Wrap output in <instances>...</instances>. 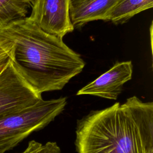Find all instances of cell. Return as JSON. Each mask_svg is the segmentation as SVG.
Wrapping results in <instances>:
<instances>
[{"label":"cell","mask_w":153,"mask_h":153,"mask_svg":"<svg viewBox=\"0 0 153 153\" xmlns=\"http://www.w3.org/2000/svg\"><path fill=\"white\" fill-rule=\"evenodd\" d=\"M69 3L70 0H35L28 19L44 32L63 38L74 29Z\"/></svg>","instance_id":"5"},{"label":"cell","mask_w":153,"mask_h":153,"mask_svg":"<svg viewBox=\"0 0 153 153\" xmlns=\"http://www.w3.org/2000/svg\"><path fill=\"white\" fill-rule=\"evenodd\" d=\"M10 62L7 53L0 46V73Z\"/></svg>","instance_id":"11"},{"label":"cell","mask_w":153,"mask_h":153,"mask_svg":"<svg viewBox=\"0 0 153 153\" xmlns=\"http://www.w3.org/2000/svg\"><path fill=\"white\" fill-rule=\"evenodd\" d=\"M67 105L66 97L44 100L20 111L0 118V153L12 149L33 132L59 115Z\"/></svg>","instance_id":"3"},{"label":"cell","mask_w":153,"mask_h":153,"mask_svg":"<svg viewBox=\"0 0 153 153\" xmlns=\"http://www.w3.org/2000/svg\"><path fill=\"white\" fill-rule=\"evenodd\" d=\"M132 74L131 61L117 62L107 72L79 90L76 95H91L116 100L124 84L131 79Z\"/></svg>","instance_id":"6"},{"label":"cell","mask_w":153,"mask_h":153,"mask_svg":"<svg viewBox=\"0 0 153 153\" xmlns=\"http://www.w3.org/2000/svg\"><path fill=\"white\" fill-rule=\"evenodd\" d=\"M118 0H80L69 5V16L74 27H81L106 17Z\"/></svg>","instance_id":"7"},{"label":"cell","mask_w":153,"mask_h":153,"mask_svg":"<svg viewBox=\"0 0 153 153\" xmlns=\"http://www.w3.org/2000/svg\"><path fill=\"white\" fill-rule=\"evenodd\" d=\"M78 1H80V0H70V3H69V5L71 4H73V3H75Z\"/></svg>","instance_id":"12"},{"label":"cell","mask_w":153,"mask_h":153,"mask_svg":"<svg viewBox=\"0 0 153 153\" xmlns=\"http://www.w3.org/2000/svg\"><path fill=\"white\" fill-rule=\"evenodd\" d=\"M27 1H29V2H30L32 4H33V2H34V1H35V0H27Z\"/></svg>","instance_id":"13"},{"label":"cell","mask_w":153,"mask_h":153,"mask_svg":"<svg viewBox=\"0 0 153 153\" xmlns=\"http://www.w3.org/2000/svg\"><path fill=\"white\" fill-rule=\"evenodd\" d=\"M153 0H118L106 17V21L123 24L136 14L151 8Z\"/></svg>","instance_id":"8"},{"label":"cell","mask_w":153,"mask_h":153,"mask_svg":"<svg viewBox=\"0 0 153 153\" xmlns=\"http://www.w3.org/2000/svg\"><path fill=\"white\" fill-rule=\"evenodd\" d=\"M20 153H61V149L55 142H47L42 144L32 140L29 142L25 151Z\"/></svg>","instance_id":"10"},{"label":"cell","mask_w":153,"mask_h":153,"mask_svg":"<svg viewBox=\"0 0 153 153\" xmlns=\"http://www.w3.org/2000/svg\"><path fill=\"white\" fill-rule=\"evenodd\" d=\"M0 46L19 75L40 94L62 90L85 66L63 38L44 32L27 17L0 29Z\"/></svg>","instance_id":"1"},{"label":"cell","mask_w":153,"mask_h":153,"mask_svg":"<svg viewBox=\"0 0 153 153\" xmlns=\"http://www.w3.org/2000/svg\"><path fill=\"white\" fill-rule=\"evenodd\" d=\"M77 153H153V103L133 96L76 122Z\"/></svg>","instance_id":"2"},{"label":"cell","mask_w":153,"mask_h":153,"mask_svg":"<svg viewBox=\"0 0 153 153\" xmlns=\"http://www.w3.org/2000/svg\"><path fill=\"white\" fill-rule=\"evenodd\" d=\"M31 4L27 0H0V29L26 17Z\"/></svg>","instance_id":"9"},{"label":"cell","mask_w":153,"mask_h":153,"mask_svg":"<svg viewBox=\"0 0 153 153\" xmlns=\"http://www.w3.org/2000/svg\"><path fill=\"white\" fill-rule=\"evenodd\" d=\"M42 99L41 94L26 84L10 61L0 73V118L30 107Z\"/></svg>","instance_id":"4"}]
</instances>
